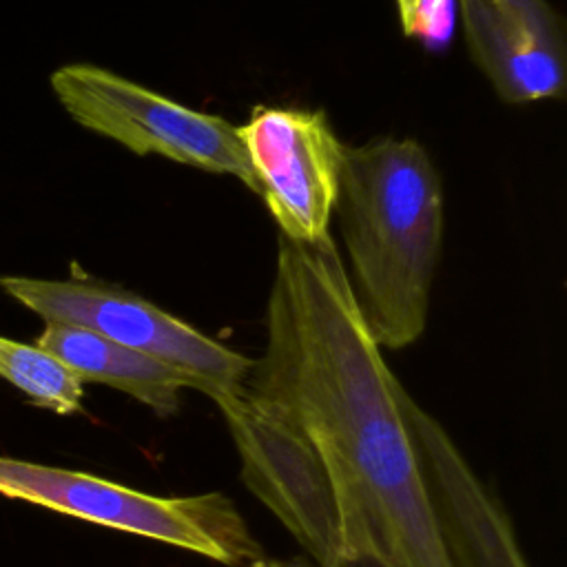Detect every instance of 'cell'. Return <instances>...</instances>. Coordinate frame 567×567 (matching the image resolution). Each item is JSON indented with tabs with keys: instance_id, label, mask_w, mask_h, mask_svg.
<instances>
[{
	"instance_id": "1",
	"label": "cell",
	"mask_w": 567,
	"mask_h": 567,
	"mask_svg": "<svg viewBox=\"0 0 567 567\" xmlns=\"http://www.w3.org/2000/svg\"><path fill=\"white\" fill-rule=\"evenodd\" d=\"M403 385L352 297L330 237L279 235L266 346L246 392L321 456L346 503L394 567H452L405 423Z\"/></svg>"
},
{
	"instance_id": "2",
	"label": "cell",
	"mask_w": 567,
	"mask_h": 567,
	"mask_svg": "<svg viewBox=\"0 0 567 567\" xmlns=\"http://www.w3.org/2000/svg\"><path fill=\"white\" fill-rule=\"evenodd\" d=\"M352 297L381 348L425 330L443 246V190L425 148L410 137L346 146L334 213Z\"/></svg>"
},
{
	"instance_id": "3",
	"label": "cell",
	"mask_w": 567,
	"mask_h": 567,
	"mask_svg": "<svg viewBox=\"0 0 567 567\" xmlns=\"http://www.w3.org/2000/svg\"><path fill=\"white\" fill-rule=\"evenodd\" d=\"M0 494L159 540L226 567H246L264 556L235 503L219 492L157 496L93 474L0 456Z\"/></svg>"
},
{
	"instance_id": "4",
	"label": "cell",
	"mask_w": 567,
	"mask_h": 567,
	"mask_svg": "<svg viewBox=\"0 0 567 567\" xmlns=\"http://www.w3.org/2000/svg\"><path fill=\"white\" fill-rule=\"evenodd\" d=\"M239 454L241 478L319 567L374 549L317 450L246 390L215 401ZM379 554V551H377Z\"/></svg>"
},
{
	"instance_id": "5",
	"label": "cell",
	"mask_w": 567,
	"mask_h": 567,
	"mask_svg": "<svg viewBox=\"0 0 567 567\" xmlns=\"http://www.w3.org/2000/svg\"><path fill=\"white\" fill-rule=\"evenodd\" d=\"M0 288L44 323L82 328L168 363L213 403L246 390L252 359L131 290L78 277L20 275H0Z\"/></svg>"
},
{
	"instance_id": "6",
	"label": "cell",
	"mask_w": 567,
	"mask_h": 567,
	"mask_svg": "<svg viewBox=\"0 0 567 567\" xmlns=\"http://www.w3.org/2000/svg\"><path fill=\"white\" fill-rule=\"evenodd\" d=\"M51 89L80 126L131 153L159 155L206 173L233 175L257 193L239 128L228 120L184 106L89 62L55 69Z\"/></svg>"
},
{
	"instance_id": "7",
	"label": "cell",
	"mask_w": 567,
	"mask_h": 567,
	"mask_svg": "<svg viewBox=\"0 0 567 567\" xmlns=\"http://www.w3.org/2000/svg\"><path fill=\"white\" fill-rule=\"evenodd\" d=\"M237 128L257 195L281 237L306 244L330 237L346 146L326 113L261 106Z\"/></svg>"
},
{
	"instance_id": "8",
	"label": "cell",
	"mask_w": 567,
	"mask_h": 567,
	"mask_svg": "<svg viewBox=\"0 0 567 567\" xmlns=\"http://www.w3.org/2000/svg\"><path fill=\"white\" fill-rule=\"evenodd\" d=\"M401 405L414 441L434 523L452 567H527L514 527L447 430L403 390Z\"/></svg>"
},
{
	"instance_id": "9",
	"label": "cell",
	"mask_w": 567,
	"mask_h": 567,
	"mask_svg": "<svg viewBox=\"0 0 567 567\" xmlns=\"http://www.w3.org/2000/svg\"><path fill=\"white\" fill-rule=\"evenodd\" d=\"M476 64L505 102L560 97L565 38L547 0H458Z\"/></svg>"
},
{
	"instance_id": "10",
	"label": "cell",
	"mask_w": 567,
	"mask_h": 567,
	"mask_svg": "<svg viewBox=\"0 0 567 567\" xmlns=\"http://www.w3.org/2000/svg\"><path fill=\"white\" fill-rule=\"evenodd\" d=\"M35 346L58 357L82 383L111 385L157 416L175 414L182 405V392L193 390L190 379L168 363L82 328L44 323Z\"/></svg>"
},
{
	"instance_id": "11",
	"label": "cell",
	"mask_w": 567,
	"mask_h": 567,
	"mask_svg": "<svg viewBox=\"0 0 567 567\" xmlns=\"http://www.w3.org/2000/svg\"><path fill=\"white\" fill-rule=\"evenodd\" d=\"M0 377L44 410L55 414L82 410L84 383L58 357L35 343L0 337Z\"/></svg>"
},
{
	"instance_id": "12",
	"label": "cell",
	"mask_w": 567,
	"mask_h": 567,
	"mask_svg": "<svg viewBox=\"0 0 567 567\" xmlns=\"http://www.w3.org/2000/svg\"><path fill=\"white\" fill-rule=\"evenodd\" d=\"M408 35L441 42L452 29V0H394Z\"/></svg>"
},
{
	"instance_id": "13",
	"label": "cell",
	"mask_w": 567,
	"mask_h": 567,
	"mask_svg": "<svg viewBox=\"0 0 567 567\" xmlns=\"http://www.w3.org/2000/svg\"><path fill=\"white\" fill-rule=\"evenodd\" d=\"M246 567H319V565H315L306 556H301V558H266V556H259L252 563H248ZM330 567H394V565L388 563L381 554H377L372 549H361V551H354V554L337 560Z\"/></svg>"
}]
</instances>
